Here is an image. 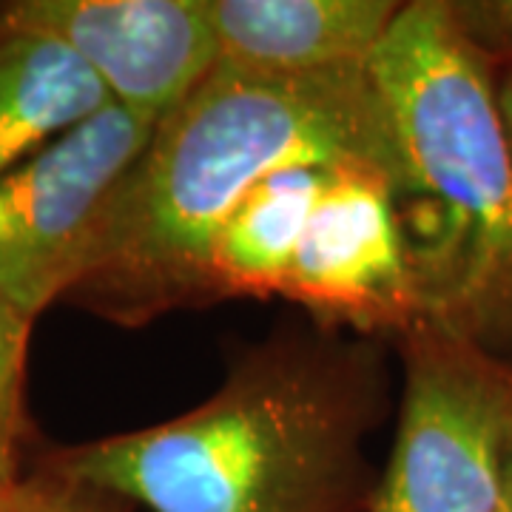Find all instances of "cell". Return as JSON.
<instances>
[{
    "label": "cell",
    "instance_id": "obj_8",
    "mask_svg": "<svg viewBox=\"0 0 512 512\" xmlns=\"http://www.w3.org/2000/svg\"><path fill=\"white\" fill-rule=\"evenodd\" d=\"M404 3L393 0H208L220 63L256 74L367 66Z\"/></svg>",
    "mask_w": 512,
    "mask_h": 512
},
{
    "label": "cell",
    "instance_id": "obj_11",
    "mask_svg": "<svg viewBox=\"0 0 512 512\" xmlns=\"http://www.w3.org/2000/svg\"><path fill=\"white\" fill-rule=\"evenodd\" d=\"M35 316L0 296V478L20 481L26 441V353Z\"/></svg>",
    "mask_w": 512,
    "mask_h": 512
},
{
    "label": "cell",
    "instance_id": "obj_2",
    "mask_svg": "<svg viewBox=\"0 0 512 512\" xmlns=\"http://www.w3.org/2000/svg\"><path fill=\"white\" fill-rule=\"evenodd\" d=\"M379 373L367 350L274 342L177 419L46 461L151 512H370Z\"/></svg>",
    "mask_w": 512,
    "mask_h": 512
},
{
    "label": "cell",
    "instance_id": "obj_10",
    "mask_svg": "<svg viewBox=\"0 0 512 512\" xmlns=\"http://www.w3.org/2000/svg\"><path fill=\"white\" fill-rule=\"evenodd\" d=\"M330 168L288 165L245 194L214 239L211 282L217 299L282 293Z\"/></svg>",
    "mask_w": 512,
    "mask_h": 512
},
{
    "label": "cell",
    "instance_id": "obj_14",
    "mask_svg": "<svg viewBox=\"0 0 512 512\" xmlns=\"http://www.w3.org/2000/svg\"><path fill=\"white\" fill-rule=\"evenodd\" d=\"M495 109L504 126V137L512 154V63L495 66Z\"/></svg>",
    "mask_w": 512,
    "mask_h": 512
},
{
    "label": "cell",
    "instance_id": "obj_16",
    "mask_svg": "<svg viewBox=\"0 0 512 512\" xmlns=\"http://www.w3.org/2000/svg\"><path fill=\"white\" fill-rule=\"evenodd\" d=\"M15 484H18V481H3V478H0V504H3V498L9 495V490H12Z\"/></svg>",
    "mask_w": 512,
    "mask_h": 512
},
{
    "label": "cell",
    "instance_id": "obj_4",
    "mask_svg": "<svg viewBox=\"0 0 512 512\" xmlns=\"http://www.w3.org/2000/svg\"><path fill=\"white\" fill-rule=\"evenodd\" d=\"M399 345L402 416L370 512H501L512 362L430 322Z\"/></svg>",
    "mask_w": 512,
    "mask_h": 512
},
{
    "label": "cell",
    "instance_id": "obj_5",
    "mask_svg": "<svg viewBox=\"0 0 512 512\" xmlns=\"http://www.w3.org/2000/svg\"><path fill=\"white\" fill-rule=\"evenodd\" d=\"M154 123L109 103L0 180V296L29 316L63 299L80 274L114 188Z\"/></svg>",
    "mask_w": 512,
    "mask_h": 512
},
{
    "label": "cell",
    "instance_id": "obj_12",
    "mask_svg": "<svg viewBox=\"0 0 512 512\" xmlns=\"http://www.w3.org/2000/svg\"><path fill=\"white\" fill-rule=\"evenodd\" d=\"M0 512H134L123 495L52 467L46 458L3 498Z\"/></svg>",
    "mask_w": 512,
    "mask_h": 512
},
{
    "label": "cell",
    "instance_id": "obj_1",
    "mask_svg": "<svg viewBox=\"0 0 512 512\" xmlns=\"http://www.w3.org/2000/svg\"><path fill=\"white\" fill-rule=\"evenodd\" d=\"M407 171L367 66L256 74L217 63L114 188L66 302L123 328L217 302L211 251L262 177L288 165Z\"/></svg>",
    "mask_w": 512,
    "mask_h": 512
},
{
    "label": "cell",
    "instance_id": "obj_7",
    "mask_svg": "<svg viewBox=\"0 0 512 512\" xmlns=\"http://www.w3.org/2000/svg\"><path fill=\"white\" fill-rule=\"evenodd\" d=\"M0 20L69 46L117 106L154 126L220 63L208 0H12Z\"/></svg>",
    "mask_w": 512,
    "mask_h": 512
},
{
    "label": "cell",
    "instance_id": "obj_3",
    "mask_svg": "<svg viewBox=\"0 0 512 512\" xmlns=\"http://www.w3.org/2000/svg\"><path fill=\"white\" fill-rule=\"evenodd\" d=\"M367 69L407 171L421 322L512 362V154L493 60L458 29L450 0H413Z\"/></svg>",
    "mask_w": 512,
    "mask_h": 512
},
{
    "label": "cell",
    "instance_id": "obj_9",
    "mask_svg": "<svg viewBox=\"0 0 512 512\" xmlns=\"http://www.w3.org/2000/svg\"><path fill=\"white\" fill-rule=\"evenodd\" d=\"M109 103L69 46L0 20V180Z\"/></svg>",
    "mask_w": 512,
    "mask_h": 512
},
{
    "label": "cell",
    "instance_id": "obj_15",
    "mask_svg": "<svg viewBox=\"0 0 512 512\" xmlns=\"http://www.w3.org/2000/svg\"><path fill=\"white\" fill-rule=\"evenodd\" d=\"M501 512H512V439L504 456V478H501Z\"/></svg>",
    "mask_w": 512,
    "mask_h": 512
},
{
    "label": "cell",
    "instance_id": "obj_13",
    "mask_svg": "<svg viewBox=\"0 0 512 512\" xmlns=\"http://www.w3.org/2000/svg\"><path fill=\"white\" fill-rule=\"evenodd\" d=\"M450 9L464 37L493 66L512 63V0H450Z\"/></svg>",
    "mask_w": 512,
    "mask_h": 512
},
{
    "label": "cell",
    "instance_id": "obj_6",
    "mask_svg": "<svg viewBox=\"0 0 512 512\" xmlns=\"http://www.w3.org/2000/svg\"><path fill=\"white\" fill-rule=\"evenodd\" d=\"M282 296L325 325L402 339L421 322L402 183L376 165L330 168Z\"/></svg>",
    "mask_w": 512,
    "mask_h": 512
}]
</instances>
